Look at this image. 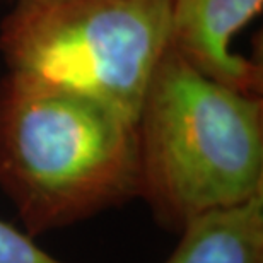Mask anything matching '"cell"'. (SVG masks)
Segmentation results:
<instances>
[{
    "instance_id": "cell-1",
    "label": "cell",
    "mask_w": 263,
    "mask_h": 263,
    "mask_svg": "<svg viewBox=\"0 0 263 263\" xmlns=\"http://www.w3.org/2000/svg\"><path fill=\"white\" fill-rule=\"evenodd\" d=\"M137 120L29 72L0 79V192L31 238L139 198Z\"/></svg>"
},
{
    "instance_id": "cell-2",
    "label": "cell",
    "mask_w": 263,
    "mask_h": 263,
    "mask_svg": "<svg viewBox=\"0 0 263 263\" xmlns=\"http://www.w3.org/2000/svg\"><path fill=\"white\" fill-rule=\"evenodd\" d=\"M137 134L139 198L170 233L263 193V96L202 76L171 48L147 87Z\"/></svg>"
},
{
    "instance_id": "cell-3",
    "label": "cell",
    "mask_w": 263,
    "mask_h": 263,
    "mask_svg": "<svg viewBox=\"0 0 263 263\" xmlns=\"http://www.w3.org/2000/svg\"><path fill=\"white\" fill-rule=\"evenodd\" d=\"M171 0H17L0 21L9 70L79 89L137 120L170 48Z\"/></svg>"
},
{
    "instance_id": "cell-4",
    "label": "cell",
    "mask_w": 263,
    "mask_h": 263,
    "mask_svg": "<svg viewBox=\"0 0 263 263\" xmlns=\"http://www.w3.org/2000/svg\"><path fill=\"white\" fill-rule=\"evenodd\" d=\"M263 0H171L170 48L202 76L245 94H263L261 62L231 48Z\"/></svg>"
},
{
    "instance_id": "cell-5",
    "label": "cell",
    "mask_w": 263,
    "mask_h": 263,
    "mask_svg": "<svg viewBox=\"0 0 263 263\" xmlns=\"http://www.w3.org/2000/svg\"><path fill=\"white\" fill-rule=\"evenodd\" d=\"M164 263H263V193L192 219Z\"/></svg>"
},
{
    "instance_id": "cell-6",
    "label": "cell",
    "mask_w": 263,
    "mask_h": 263,
    "mask_svg": "<svg viewBox=\"0 0 263 263\" xmlns=\"http://www.w3.org/2000/svg\"><path fill=\"white\" fill-rule=\"evenodd\" d=\"M0 263H64L41 250L29 234L0 219Z\"/></svg>"
},
{
    "instance_id": "cell-7",
    "label": "cell",
    "mask_w": 263,
    "mask_h": 263,
    "mask_svg": "<svg viewBox=\"0 0 263 263\" xmlns=\"http://www.w3.org/2000/svg\"><path fill=\"white\" fill-rule=\"evenodd\" d=\"M7 2H12L14 4V2H17V0H7Z\"/></svg>"
}]
</instances>
